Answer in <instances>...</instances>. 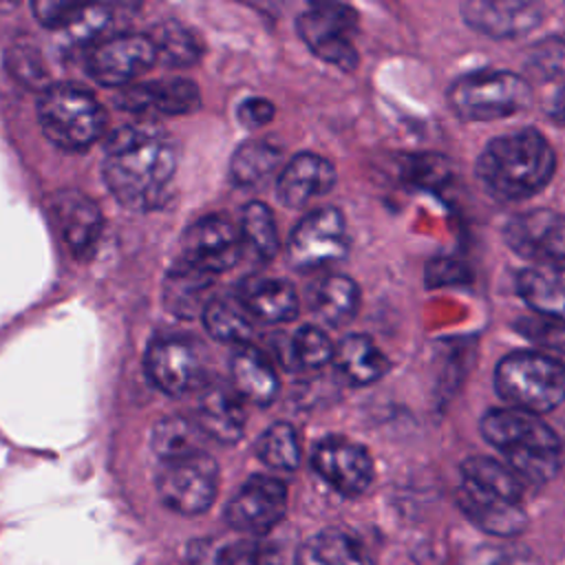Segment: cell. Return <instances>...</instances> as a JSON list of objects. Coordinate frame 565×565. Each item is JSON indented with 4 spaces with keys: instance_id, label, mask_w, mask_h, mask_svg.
<instances>
[{
    "instance_id": "b9f144b4",
    "label": "cell",
    "mask_w": 565,
    "mask_h": 565,
    "mask_svg": "<svg viewBox=\"0 0 565 565\" xmlns=\"http://www.w3.org/2000/svg\"><path fill=\"white\" fill-rule=\"evenodd\" d=\"M530 554L510 545H486L472 552L466 565H530Z\"/></svg>"
},
{
    "instance_id": "603a6c76",
    "label": "cell",
    "mask_w": 565,
    "mask_h": 565,
    "mask_svg": "<svg viewBox=\"0 0 565 565\" xmlns=\"http://www.w3.org/2000/svg\"><path fill=\"white\" fill-rule=\"evenodd\" d=\"M234 391L256 404L267 406L278 393V375L269 358L252 344H241L230 362Z\"/></svg>"
},
{
    "instance_id": "7a4b0ae2",
    "label": "cell",
    "mask_w": 565,
    "mask_h": 565,
    "mask_svg": "<svg viewBox=\"0 0 565 565\" xmlns=\"http://www.w3.org/2000/svg\"><path fill=\"white\" fill-rule=\"evenodd\" d=\"M556 170L550 141L532 128L494 137L477 159V177L501 201H521L543 190Z\"/></svg>"
},
{
    "instance_id": "8fae6325",
    "label": "cell",
    "mask_w": 565,
    "mask_h": 565,
    "mask_svg": "<svg viewBox=\"0 0 565 565\" xmlns=\"http://www.w3.org/2000/svg\"><path fill=\"white\" fill-rule=\"evenodd\" d=\"M508 247L534 265H565V216L552 210H532L508 221Z\"/></svg>"
},
{
    "instance_id": "7c38bea8",
    "label": "cell",
    "mask_w": 565,
    "mask_h": 565,
    "mask_svg": "<svg viewBox=\"0 0 565 565\" xmlns=\"http://www.w3.org/2000/svg\"><path fill=\"white\" fill-rule=\"evenodd\" d=\"M146 373L159 391L185 395L203 382L201 351L188 338H157L146 351Z\"/></svg>"
},
{
    "instance_id": "4fadbf2b",
    "label": "cell",
    "mask_w": 565,
    "mask_h": 565,
    "mask_svg": "<svg viewBox=\"0 0 565 565\" xmlns=\"http://www.w3.org/2000/svg\"><path fill=\"white\" fill-rule=\"evenodd\" d=\"M287 512V488L282 481L265 475L249 477L230 499L227 523L245 534L269 532Z\"/></svg>"
},
{
    "instance_id": "7bdbcfd3",
    "label": "cell",
    "mask_w": 565,
    "mask_h": 565,
    "mask_svg": "<svg viewBox=\"0 0 565 565\" xmlns=\"http://www.w3.org/2000/svg\"><path fill=\"white\" fill-rule=\"evenodd\" d=\"M276 115V108L269 99L265 97H247L238 104V110H236V117L243 126L247 128H258V126H265L274 119Z\"/></svg>"
},
{
    "instance_id": "484cf974",
    "label": "cell",
    "mask_w": 565,
    "mask_h": 565,
    "mask_svg": "<svg viewBox=\"0 0 565 565\" xmlns=\"http://www.w3.org/2000/svg\"><path fill=\"white\" fill-rule=\"evenodd\" d=\"M335 366L347 375L353 384H371L380 380L391 362L388 358L377 349V344L369 335H347L333 353Z\"/></svg>"
},
{
    "instance_id": "83f0119b",
    "label": "cell",
    "mask_w": 565,
    "mask_h": 565,
    "mask_svg": "<svg viewBox=\"0 0 565 565\" xmlns=\"http://www.w3.org/2000/svg\"><path fill=\"white\" fill-rule=\"evenodd\" d=\"M298 565H371L362 545L344 530L327 527L298 552Z\"/></svg>"
},
{
    "instance_id": "7402d4cb",
    "label": "cell",
    "mask_w": 565,
    "mask_h": 565,
    "mask_svg": "<svg viewBox=\"0 0 565 565\" xmlns=\"http://www.w3.org/2000/svg\"><path fill=\"white\" fill-rule=\"evenodd\" d=\"M214 280H216V276L179 260L166 274V282H163L166 309L181 320H192V318L203 316L205 307L212 300L210 291H212Z\"/></svg>"
},
{
    "instance_id": "ee69618b",
    "label": "cell",
    "mask_w": 565,
    "mask_h": 565,
    "mask_svg": "<svg viewBox=\"0 0 565 565\" xmlns=\"http://www.w3.org/2000/svg\"><path fill=\"white\" fill-rule=\"evenodd\" d=\"M552 115H554L558 121H565V86L554 95V102H552Z\"/></svg>"
},
{
    "instance_id": "74e56055",
    "label": "cell",
    "mask_w": 565,
    "mask_h": 565,
    "mask_svg": "<svg viewBox=\"0 0 565 565\" xmlns=\"http://www.w3.org/2000/svg\"><path fill=\"white\" fill-rule=\"evenodd\" d=\"M236 541L223 536H205L188 543L183 552V565H230Z\"/></svg>"
},
{
    "instance_id": "f546056e",
    "label": "cell",
    "mask_w": 565,
    "mask_h": 565,
    "mask_svg": "<svg viewBox=\"0 0 565 565\" xmlns=\"http://www.w3.org/2000/svg\"><path fill=\"white\" fill-rule=\"evenodd\" d=\"M203 437L205 435L199 430L194 419L170 415L154 424L150 433V446L161 461H172L203 452Z\"/></svg>"
},
{
    "instance_id": "d6a6232c",
    "label": "cell",
    "mask_w": 565,
    "mask_h": 565,
    "mask_svg": "<svg viewBox=\"0 0 565 565\" xmlns=\"http://www.w3.org/2000/svg\"><path fill=\"white\" fill-rule=\"evenodd\" d=\"M241 238L263 260L274 258L278 249L276 221L271 210L260 201H249L241 212Z\"/></svg>"
},
{
    "instance_id": "f35d334b",
    "label": "cell",
    "mask_w": 565,
    "mask_h": 565,
    "mask_svg": "<svg viewBox=\"0 0 565 565\" xmlns=\"http://www.w3.org/2000/svg\"><path fill=\"white\" fill-rule=\"evenodd\" d=\"M88 11V4L79 2H55V0H40L33 2V13L38 22L46 29H73Z\"/></svg>"
},
{
    "instance_id": "d590c367",
    "label": "cell",
    "mask_w": 565,
    "mask_h": 565,
    "mask_svg": "<svg viewBox=\"0 0 565 565\" xmlns=\"http://www.w3.org/2000/svg\"><path fill=\"white\" fill-rule=\"evenodd\" d=\"M291 353L300 366L318 369V366H324L329 360H333L335 347L331 344V340L322 329L313 324H305L291 338Z\"/></svg>"
},
{
    "instance_id": "5b68a950",
    "label": "cell",
    "mask_w": 565,
    "mask_h": 565,
    "mask_svg": "<svg viewBox=\"0 0 565 565\" xmlns=\"http://www.w3.org/2000/svg\"><path fill=\"white\" fill-rule=\"evenodd\" d=\"M38 117L46 139L62 150H84L106 130V110L95 95L82 86L62 84L44 90Z\"/></svg>"
},
{
    "instance_id": "e575fe53",
    "label": "cell",
    "mask_w": 565,
    "mask_h": 565,
    "mask_svg": "<svg viewBox=\"0 0 565 565\" xmlns=\"http://www.w3.org/2000/svg\"><path fill=\"white\" fill-rule=\"evenodd\" d=\"M525 68L536 79L565 77V35H552L536 42L527 53Z\"/></svg>"
},
{
    "instance_id": "30bf717a",
    "label": "cell",
    "mask_w": 565,
    "mask_h": 565,
    "mask_svg": "<svg viewBox=\"0 0 565 565\" xmlns=\"http://www.w3.org/2000/svg\"><path fill=\"white\" fill-rule=\"evenodd\" d=\"M157 62V49L150 35H110L93 42L86 53L88 75L108 88H121L146 73Z\"/></svg>"
},
{
    "instance_id": "2e32d148",
    "label": "cell",
    "mask_w": 565,
    "mask_h": 565,
    "mask_svg": "<svg viewBox=\"0 0 565 565\" xmlns=\"http://www.w3.org/2000/svg\"><path fill=\"white\" fill-rule=\"evenodd\" d=\"M311 463L316 472L340 494L358 497L373 479L371 455L344 437H327L313 448Z\"/></svg>"
},
{
    "instance_id": "8d00e7d4",
    "label": "cell",
    "mask_w": 565,
    "mask_h": 565,
    "mask_svg": "<svg viewBox=\"0 0 565 565\" xmlns=\"http://www.w3.org/2000/svg\"><path fill=\"white\" fill-rule=\"evenodd\" d=\"M4 62H7L9 73L18 82H22L31 88H42L46 84V68L42 64L40 51L33 44L18 42V44L9 46L7 55H4Z\"/></svg>"
},
{
    "instance_id": "d4e9b609",
    "label": "cell",
    "mask_w": 565,
    "mask_h": 565,
    "mask_svg": "<svg viewBox=\"0 0 565 565\" xmlns=\"http://www.w3.org/2000/svg\"><path fill=\"white\" fill-rule=\"evenodd\" d=\"M241 302L260 322H287L298 313V296L282 278H258L243 285Z\"/></svg>"
},
{
    "instance_id": "277c9868",
    "label": "cell",
    "mask_w": 565,
    "mask_h": 565,
    "mask_svg": "<svg viewBox=\"0 0 565 565\" xmlns=\"http://www.w3.org/2000/svg\"><path fill=\"white\" fill-rule=\"evenodd\" d=\"M494 386L512 408L541 415L565 402V364L547 353H510L494 371Z\"/></svg>"
},
{
    "instance_id": "8992f818",
    "label": "cell",
    "mask_w": 565,
    "mask_h": 565,
    "mask_svg": "<svg viewBox=\"0 0 565 565\" xmlns=\"http://www.w3.org/2000/svg\"><path fill=\"white\" fill-rule=\"evenodd\" d=\"M448 102L461 119L494 121L527 108L532 90L525 77L516 73L475 71L450 86Z\"/></svg>"
},
{
    "instance_id": "e0dca14e",
    "label": "cell",
    "mask_w": 565,
    "mask_h": 565,
    "mask_svg": "<svg viewBox=\"0 0 565 565\" xmlns=\"http://www.w3.org/2000/svg\"><path fill=\"white\" fill-rule=\"evenodd\" d=\"M113 102L130 113L188 115L201 106L199 88L185 77H161L143 84H132L115 93Z\"/></svg>"
},
{
    "instance_id": "cb8c5ba5",
    "label": "cell",
    "mask_w": 565,
    "mask_h": 565,
    "mask_svg": "<svg viewBox=\"0 0 565 565\" xmlns=\"http://www.w3.org/2000/svg\"><path fill=\"white\" fill-rule=\"evenodd\" d=\"M523 300L543 318L565 322V265H532L516 278Z\"/></svg>"
},
{
    "instance_id": "ba28073f",
    "label": "cell",
    "mask_w": 565,
    "mask_h": 565,
    "mask_svg": "<svg viewBox=\"0 0 565 565\" xmlns=\"http://www.w3.org/2000/svg\"><path fill=\"white\" fill-rule=\"evenodd\" d=\"M157 490L170 510L188 516L201 514L216 499L218 466L205 450L163 461L157 475Z\"/></svg>"
},
{
    "instance_id": "ffe728a7",
    "label": "cell",
    "mask_w": 565,
    "mask_h": 565,
    "mask_svg": "<svg viewBox=\"0 0 565 565\" xmlns=\"http://www.w3.org/2000/svg\"><path fill=\"white\" fill-rule=\"evenodd\" d=\"M194 422L205 437L218 444H234L245 430L243 397L234 391V386L212 382L203 386Z\"/></svg>"
},
{
    "instance_id": "ab89813d",
    "label": "cell",
    "mask_w": 565,
    "mask_h": 565,
    "mask_svg": "<svg viewBox=\"0 0 565 565\" xmlns=\"http://www.w3.org/2000/svg\"><path fill=\"white\" fill-rule=\"evenodd\" d=\"M516 329L527 338L534 340L552 351L565 353V329L558 324V320L552 318H525L516 324Z\"/></svg>"
},
{
    "instance_id": "836d02e7",
    "label": "cell",
    "mask_w": 565,
    "mask_h": 565,
    "mask_svg": "<svg viewBox=\"0 0 565 565\" xmlns=\"http://www.w3.org/2000/svg\"><path fill=\"white\" fill-rule=\"evenodd\" d=\"M256 455L263 463L278 470H294L300 463V441L291 424H271L256 441Z\"/></svg>"
},
{
    "instance_id": "3957f363",
    "label": "cell",
    "mask_w": 565,
    "mask_h": 565,
    "mask_svg": "<svg viewBox=\"0 0 565 565\" xmlns=\"http://www.w3.org/2000/svg\"><path fill=\"white\" fill-rule=\"evenodd\" d=\"M481 435L501 450L521 481L543 483L561 468V439L534 413L512 406L492 408L481 419Z\"/></svg>"
},
{
    "instance_id": "60d3db41",
    "label": "cell",
    "mask_w": 565,
    "mask_h": 565,
    "mask_svg": "<svg viewBox=\"0 0 565 565\" xmlns=\"http://www.w3.org/2000/svg\"><path fill=\"white\" fill-rule=\"evenodd\" d=\"M230 565H282L276 547L258 539H238Z\"/></svg>"
},
{
    "instance_id": "ac0fdd59",
    "label": "cell",
    "mask_w": 565,
    "mask_h": 565,
    "mask_svg": "<svg viewBox=\"0 0 565 565\" xmlns=\"http://www.w3.org/2000/svg\"><path fill=\"white\" fill-rule=\"evenodd\" d=\"M463 20L488 38H516L543 20V4L525 0H470L461 4Z\"/></svg>"
},
{
    "instance_id": "f1b7e54d",
    "label": "cell",
    "mask_w": 565,
    "mask_h": 565,
    "mask_svg": "<svg viewBox=\"0 0 565 565\" xmlns=\"http://www.w3.org/2000/svg\"><path fill=\"white\" fill-rule=\"evenodd\" d=\"M203 324L207 333L221 342L247 344L252 335V316L241 302L238 296H218L212 298L203 311Z\"/></svg>"
},
{
    "instance_id": "4316f807",
    "label": "cell",
    "mask_w": 565,
    "mask_h": 565,
    "mask_svg": "<svg viewBox=\"0 0 565 565\" xmlns=\"http://www.w3.org/2000/svg\"><path fill=\"white\" fill-rule=\"evenodd\" d=\"M360 307V289L358 285L342 274L324 276L311 291V309L313 313L331 327L347 324Z\"/></svg>"
},
{
    "instance_id": "6da1fadb",
    "label": "cell",
    "mask_w": 565,
    "mask_h": 565,
    "mask_svg": "<svg viewBox=\"0 0 565 565\" xmlns=\"http://www.w3.org/2000/svg\"><path fill=\"white\" fill-rule=\"evenodd\" d=\"M177 157V143L161 126L128 124L108 137L104 181L124 207L150 212L168 201Z\"/></svg>"
},
{
    "instance_id": "9a60e30c",
    "label": "cell",
    "mask_w": 565,
    "mask_h": 565,
    "mask_svg": "<svg viewBox=\"0 0 565 565\" xmlns=\"http://www.w3.org/2000/svg\"><path fill=\"white\" fill-rule=\"evenodd\" d=\"M238 232L221 214H210L194 221L183 234L181 260L218 276L230 269L238 258Z\"/></svg>"
},
{
    "instance_id": "5bb4252c",
    "label": "cell",
    "mask_w": 565,
    "mask_h": 565,
    "mask_svg": "<svg viewBox=\"0 0 565 565\" xmlns=\"http://www.w3.org/2000/svg\"><path fill=\"white\" fill-rule=\"evenodd\" d=\"M457 503L477 527L492 536L512 539L521 534L527 525L521 499L470 479H461V486L457 490Z\"/></svg>"
},
{
    "instance_id": "44dd1931",
    "label": "cell",
    "mask_w": 565,
    "mask_h": 565,
    "mask_svg": "<svg viewBox=\"0 0 565 565\" xmlns=\"http://www.w3.org/2000/svg\"><path fill=\"white\" fill-rule=\"evenodd\" d=\"M335 183V168L320 154H296L278 177V199L287 207H302L309 201L327 194Z\"/></svg>"
},
{
    "instance_id": "52a82bcc",
    "label": "cell",
    "mask_w": 565,
    "mask_h": 565,
    "mask_svg": "<svg viewBox=\"0 0 565 565\" xmlns=\"http://www.w3.org/2000/svg\"><path fill=\"white\" fill-rule=\"evenodd\" d=\"M298 33L305 44L320 60L353 71L358 66V51L353 35L358 31V13L342 2H313L298 18Z\"/></svg>"
},
{
    "instance_id": "d6986e66",
    "label": "cell",
    "mask_w": 565,
    "mask_h": 565,
    "mask_svg": "<svg viewBox=\"0 0 565 565\" xmlns=\"http://www.w3.org/2000/svg\"><path fill=\"white\" fill-rule=\"evenodd\" d=\"M51 212L73 256L75 258L90 256L104 225L99 207L77 190H62L53 196Z\"/></svg>"
},
{
    "instance_id": "1f68e13d",
    "label": "cell",
    "mask_w": 565,
    "mask_h": 565,
    "mask_svg": "<svg viewBox=\"0 0 565 565\" xmlns=\"http://www.w3.org/2000/svg\"><path fill=\"white\" fill-rule=\"evenodd\" d=\"M280 150L267 141H245L238 146L230 161L232 183L249 188L267 179L280 163Z\"/></svg>"
},
{
    "instance_id": "9c48e42d",
    "label": "cell",
    "mask_w": 565,
    "mask_h": 565,
    "mask_svg": "<svg viewBox=\"0 0 565 565\" xmlns=\"http://www.w3.org/2000/svg\"><path fill=\"white\" fill-rule=\"evenodd\" d=\"M347 252V223L335 207H320L302 216L287 245V258L300 271L333 265L342 260Z\"/></svg>"
},
{
    "instance_id": "4dcf8cb0",
    "label": "cell",
    "mask_w": 565,
    "mask_h": 565,
    "mask_svg": "<svg viewBox=\"0 0 565 565\" xmlns=\"http://www.w3.org/2000/svg\"><path fill=\"white\" fill-rule=\"evenodd\" d=\"M150 40L157 49V60L170 66H192L203 55V44L185 24L177 20H163L154 26Z\"/></svg>"
}]
</instances>
